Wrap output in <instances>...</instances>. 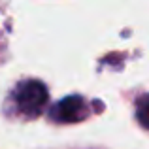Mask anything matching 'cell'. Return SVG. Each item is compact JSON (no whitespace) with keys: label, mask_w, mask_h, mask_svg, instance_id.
Listing matches in <instances>:
<instances>
[{"label":"cell","mask_w":149,"mask_h":149,"mask_svg":"<svg viewBox=\"0 0 149 149\" xmlns=\"http://www.w3.org/2000/svg\"><path fill=\"white\" fill-rule=\"evenodd\" d=\"M136 117H138L140 125L149 128V95L142 96L136 104Z\"/></svg>","instance_id":"cell-3"},{"label":"cell","mask_w":149,"mask_h":149,"mask_svg":"<svg viewBox=\"0 0 149 149\" xmlns=\"http://www.w3.org/2000/svg\"><path fill=\"white\" fill-rule=\"evenodd\" d=\"M15 102H17V108L21 113L29 117H36L47 104V89L44 87L42 81L36 79L23 81L15 89Z\"/></svg>","instance_id":"cell-1"},{"label":"cell","mask_w":149,"mask_h":149,"mask_svg":"<svg viewBox=\"0 0 149 149\" xmlns=\"http://www.w3.org/2000/svg\"><path fill=\"white\" fill-rule=\"evenodd\" d=\"M85 115H87V104L81 96L76 95L62 98L51 109V117L61 123H76V121H81Z\"/></svg>","instance_id":"cell-2"}]
</instances>
